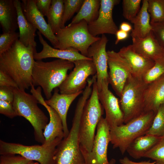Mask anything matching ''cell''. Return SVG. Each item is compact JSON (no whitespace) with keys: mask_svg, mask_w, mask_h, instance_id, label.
<instances>
[{"mask_svg":"<svg viewBox=\"0 0 164 164\" xmlns=\"http://www.w3.org/2000/svg\"><path fill=\"white\" fill-rule=\"evenodd\" d=\"M36 49L26 47L19 40L9 50L0 54V70L9 76L19 88L27 90L32 84V73Z\"/></svg>","mask_w":164,"mask_h":164,"instance_id":"cell-1","label":"cell"},{"mask_svg":"<svg viewBox=\"0 0 164 164\" xmlns=\"http://www.w3.org/2000/svg\"><path fill=\"white\" fill-rule=\"evenodd\" d=\"M74 66L73 62L63 59L46 62L36 60L32 73V85L40 87L48 100L51 97L53 90L63 82L68 71Z\"/></svg>","mask_w":164,"mask_h":164,"instance_id":"cell-2","label":"cell"},{"mask_svg":"<svg viewBox=\"0 0 164 164\" xmlns=\"http://www.w3.org/2000/svg\"><path fill=\"white\" fill-rule=\"evenodd\" d=\"M98 93L96 78L91 94L84 107L79 128L80 149L87 152L92 150L95 130L104 114V109L99 101Z\"/></svg>","mask_w":164,"mask_h":164,"instance_id":"cell-3","label":"cell"},{"mask_svg":"<svg viewBox=\"0 0 164 164\" xmlns=\"http://www.w3.org/2000/svg\"><path fill=\"white\" fill-rule=\"evenodd\" d=\"M14 99L13 105L18 116H22L31 124L34 129L36 141L43 144L45 141L43 130L48 124V119L39 108L36 98L25 90L14 89Z\"/></svg>","mask_w":164,"mask_h":164,"instance_id":"cell-4","label":"cell"},{"mask_svg":"<svg viewBox=\"0 0 164 164\" xmlns=\"http://www.w3.org/2000/svg\"><path fill=\"white\" fill-rule=\"evenodd\" d=\"M155 114L152 111L144 112L126 123L110 129V142L113 149L118 148L123 155L135 139L145 134Z\"/></svg>","mask_w":164,"mask_h":164,"instance_id":"cell-5","label":"cell"},{"mask_svg":"<svg viewBox=\"0 0 164 164\" xmlns=\"http://www.w3.org/2000/svg\"><path fill=\"white\" fill-rule=\"evenodd\" d=\"M83 108L81 105L76 106L69 134L56 148L54 164H86L80 148L79 133Z\"/></svg>","mask_w":164,"mask_h":164,"instance_id":"cell-6","label":"cell"},{"mask_svg":"<svg viewBox=\"0 0 164 164\" xmlns=\"http://www.w3.org/2000/svg\"><path fill=\"white\" fill-rule=\"evenodd\" d=\"M147 85L142 79L132 74L127 79L119 100L124 124L144 112V94Z\"/></svg>","mask_w":164,"mask_h":164,"instance_id":"cell-7","label":"cell"},{"mask_svg":"<svg viewBox=\"0 0 164 164\" xmlns=\"http://www.w3.org/2000/svg\"><path fill=\"white\" fill-rule=\"evenodd\" d=\"M88 23L84 20L61 28L55 34L58 45L56 48L65 50L74 48L87 57V50L100 37L92 36L89 32Z\"/></svg>","mask_w":164,"mask_h":164,"instance_id":"cell-8","label":"cell"},{"mask_svg":"<svg viewBox=\"0 0 164 164\" xmlns=\"http://www.w3.org/2000/svg\"><path fill=\"white\" fill-rule=\"evenodd\" d=\"M60 142L45 146L43 145L26 146L0 140V154L17 155L40 164H54L56 149Z\"/></svg>","mask_w":164,"mask_h":164,"instance_id":"cell-9","label":"cell"},{"mask_svg":"<svg viewBox=\"0 0 164 164\" xmlns=\"http://www.w3.org/2000/svg\"><path fill=\"white\" fill-rule=\"evenodd\" d=\"M73 63V70L58 87L60 94H73L83 91L87 84L88 77L96 74L92 59L78 60Z\"/></svg>","mask_w":164,"mask_h":164,"instance_id":"cell-10","label":"cell"},{"mask_svg":"<svg viewBox=\"0 0 164 164\" xmlns=\"http://www.w3.org/2000/svg\"><path fill=\"white\" fill-rule=\"evenodd\" d=\"M96 129L91 151H81L86 164H109L107 151L110 142V129L105 118H101Z\"/></svg>","mask_w":164,"mask_h":164,"instance_id":"cell-11","label":"cell"},{"mask_svg":"<svg viewBox=\"0 0 164 164\" xmlns=\"http://www.w3.org/2000/svg\"><path fill=\"white\" fill-rule=\"evenodd\" d=\"M107 52L109 84L120 97L127 79L132 74V71L127 61L118 52L113 50Z\"/></svg>","mask_w":164,"mask_h":164,"instance_id":"cell-12","label":"cell"},{"mask_svg":"<svg viewBox=\"0 0 164 164\" xmlns=\"http://www.w3.org/2000/svg\"><path fill=\"white\" fill-rule=\"evenodd\" d=\"M100 1L98 16L95 20L88 24L89 32L95 37L105 34L115 35L118 29L113 19V10L120 0H100Z\"/></svg>","mask_w":164,"mask_h":164,"instance_id":"cell-13","label":"cell"},{"mask_svg":"<svg viewBox=\"0 0 164 164\" xmlns=\"http://www.w3.org/2000/svg\"><path fill=\"white\" fill-rule=\"evenodd\" d=\"M108 39L105 34L93 43L87 50V57L91 58L95 66L98 91L101 89L104 81H108V56L106 46Z\"/></svg>","mask_w":164,"mask_h":164,"instance_id":"cell-14","label":"cell"},{"mask_svg":"<svg viewBox=\"0 0 164 164\" xmlns=\"http://www.w3.org/2000/svg\"><path fill=\"white\" fill-rule=\"evenodd\" d=\"M109 84L108 80L103 81L101 90L98 91V96L105 112V118L111 129L124 123L119 100L109 89Z\"/></svg>","mask_w":164,"mask_h":164,"instance_id":"cell-15","label":"cell"},{"mask_svg":"<svg viewBox=\"0 0 164 164\" xmlns=\"http://www.w3.org/2000/svg\"><path fill=\"white\" fill-rule=\"evenodd\" d=\"M39 103L43 106L48 111L50 116L49 122L45 127L43 132L45 139L42 144L48 146L54 143L60 142L64 138L63 128L61 119L56 111L46 103L41 94V90L37 89L33 93Z\"/></svg>","mask_w":164,"mask_h":164,"instance_id":"cell-16","label":"cell"},{"mask_svg":"<svg viewBox=\"0 0 164 164\" xmlns=\"http://www.w3.org/2000/svg\"><path fill=\"white\" fill-rule=\"evenodd\" d=\"M21 2L22 11L27 20L56 48L58 45L57 39L37 9L35 0H22Z\"/></svg>","mask_w":164,"mask_h":164,"instance_id":"cell-17","label":"cell"},{"mask_svg":"<svg viewBox=\"0 0 164 164\" xmlns=\"http://www.w3.org/2000/svg\"><path fill=\"white\" fill-rule=\"evenodd\" d=\"M37 34L39 42L43 46V49L40 52L34 53V58L36 60L48 58H56L73 62L80 60L91 59L83 55L73 48L61 50L53 47L44 39L39 31L37 32Z\"/></svg>","mask_w":164,"mask_h":164,"instance_id":"cell-18","label":"cell"},{"mask_svg":"<svg viewBox=\"0 0 164 164\" xmlns=\"http://www.w3.org/2000/svg\"><path fill=\"white\" fill-rule=\"evenodd\" d=\"M134 50L145 57L154 62L164 57V47L154 37L152 31L142 38H132Z\"/></svg>","mask_w":164,"mask_h":164,"instance_id":"cell-19","label":"cell"},{"mask_svg":"<svg viewBox=\"0 0 164 164\" xmlns=\"http://www.w3.org/2000/svg\"><path fill=\"white\" fill-rule=\"evenodd\" d=\"M83 91L73 94H61L59 93L58 88H56L50 98L45 100L46 104L54 109L60 117L63 126L64 138L67 136L69 132L67 122L68 110L73 101Z\"/></svg>","mask_w":164,"mask_h":164,"instance_id":"cell-20","label":"cell"},{"mask_svg":"<svg viewBox=\"0 0 164 164\" xmlns=\"http://www.w3.org/2000/svg\"><path fill=\"white\" fill-rule=\"evenodd\" d=\"M129 64L133 76L142 79L144 74L152 67L155 62L136 52L132 45L122 47L118 52Z\"/></svg>","mask_w":164,"mask_h":164,"instance_id":"cell-21","label":"cell"},{"mask_svg":"<svg viewBox=\"0 0 164 164\" xmlns=\"http://www.w3.org/2000/svg\"><path fill=\"white\" fill-rule=\"evenodd\" d=\"M164 103V74L148 84L144 94V111L156 113Z\"/></svg>","mask_w":164,"mask_h":164,"instance_id":"cell-22","label":"cell"},{"mask_svg":"<svg viewBox=\"0 0 164 164\" xmlns=\"http://www.w3.org/2000/svg\"><path fill=\"white\" fill-rule=\"evenodd\" d=\"M16 9L19 37V41L26 47L31 46L36 49V43L35 40L37 29L26 19L23 14L21 2L19 0H13Z\"/></svg>","mask_w":164,"mask_h":164,"instance_id":"cell-23","label":"cell"},{"mask_svg":"<svg viewBox=\"0 0 164 164\" xmlns=\"http://www.w3.org/2000/svg\"><path fill=\"white\" fill-rule=\"evenodd\" d=\"M0 23L3 33L15 32L19 28L13 0H0Z\"/></svg>","mask_w":164,"mask_h":164,"instance_id":"cell-24","label":"cell"},{"mask_svg":"<svg viewBox=\"0 0 164 164\" xmlns=\"http://www.w3.org/2000/svg\"><path fill=\"white\" fill-rule=\"evenodd\" d=\"M148 7V0H143L139 12L131 22L134 25L131 34L132 38H144L152 31L150 17Z\"/></svg>","mask_w":164,"mask_h":164,"instance_id":"cell-25","label":"cell"},{"mask_svg":"<svg viewBox=\"0 0 164 164\" xmlns=\"http://www.w3.org/2000/svg\"><path fill=\"white\" fill-rule=\"evenodd\" d=\"M161 137L145 134L135 139L128 147L126 152L135 159L143 157L159 141Z\"/></svg>","mask_w":164,"mask_h":164,"instance_id":"cell-26","label":"cell"},{"mask_svg":"<svg viewBox=\"0 0 164 164\" xmlns=\"http://www.w3.org/2000/svg\"><path fill=\"white\" fill-rule=\"evenodd\" d=\"M100 0H84L79 11L72 19L70 24L82 20L89 24L97 18L100 6Z\"/></svg>","mask_w":164,"mask_h":164,"instance_id":"cell-27","label":"cell"},{"mask_svg":"<svg viewBox=\"0 0 164 164\" xmlns=\"http://www.w3.org/2000/svg\"><path fill=\"white\" fill-rule=\"evenodd\" d=\"M63 11V0H52L46 17L48 24L55 34L61 28Z\"/></svg>","mask_w":164,"mask_h":164,"instance_id":"cell-28","label":"cell"},{"mask_svg":"<svg viewBox=\"0 0 164 164\" xmlns=\"http://www.w3.org/2000/svg\"><path fill=\"white\" fill-rule=\"evenodd\" d=\"M150 23L164 22V0H148Z\"/></svg>","mask_w":164,"mask_h":164,"instance_id":"cell-29","label":"cell"},{"mask_svg":"<svg viewBox=\"0 0 164 164\" xmlns=\"http://www.w3.org/2000/svg\"><path fill=\"white\" fill-rule=\"evenodd\" d=\"M145 134L164 136V103L159 108L150 127Z\"/></svg>","mask_w":164,"mask_h":164,"instance_id":"cell-30","label":"cell"},{"mask_svg":"<svg viewBox=\"0 0 164 164\" xmlns=\"http://www.w3.org/2000/svg\"><path fill=\"white\" fill-rule=\"evenodd\" d=\"M84 0H63L64 11L61 28L65 27L66 22L80 9Z\"/></svg>","mask_w":164,"mask_h":164,"instance_id":"cell-31","label":"cell"},{"mask_svg":"<svg viewBox=\"0 0 164 164\" xmlns=\"http://www.w3.org/2000/svg\"><path fill=\"white\" fill-rule=\"evenodd\" d=\"M141 0H123V15L131 22L134 19L140 9Z\"/></svg>","mask_w":164,"mask_h":164,"instance_id":"cell-32","label":"cell"},{"mask_svg":"<svg viewBox=\"0 0 164 164\" xmlns=\"http://www.w3.org/2000/svg\"><path fill=\"white\" fill-rule=\"evenodd\" d=\"M155 64L142 78L147 84L152 82L164 74V57L155 62Z\"/></svg>","mask_w":164,"mask_h":164,"instance_id":"cell-33","label":"cell"},{"mask_svg":"<svg viewBox=\"0 0 164 164\" xmlns=\"http://www.w3.org/2000/svg\"><path fill=\"white\" fill-rule=\"evenodd\" d=\"M143 157L152 159L157 164H164V136L161 138L157 144Z\"/></svg>","mask_w":164,"mask_h":164,"instance_id":"cell-34","label":"cell"},{"mask_svg":"<svg viewBox=\"0 0 164 164\" xmlns=\"http://www.w3.org/2000/svg\"><path fill=\"white\" fill-rule=\"evenodd\" d=\"M19 32L3 33L0 35V54L9 49L19 39Z\"/></svg>","mask_w":164,"mask_h":164,"instance_id":"cell-35","label":"cell"},{"mask_svg":"<svg viewBox=\"0 0 164 164\" xmlns=\"http://www.w3.org/2000/svg\"><path fill=\"white\" fill-rule=\"evenodd\" d=\"M1 155L0 164H28L32 161L18 155Z\"/></svg>","mask_w":164,"mask_h":164,"instance_id":"cell-36","label":"cell"},{"mask_svg":"<svg viewBox=\"0 0 164 164\" xmlns=\"http://www.w3.org/2000/svg\"><path fill=\"white\" fill-rule=\"evenodd\" d=\"M0 113L11 118L18 116L12 103L1 100H0Z\"/></svg>","mask_w":164,"mask_h":164,"instance_id":"cell-37","label":"cell"},{"mask_svg":"<svg viewBox=\"0 0 164 164\" xmlns=\"http://www.w3.org/2000/svg\"><path fill=\"white\" fill-rule=\"evenodd\" d=\"M151 24L153 35L159 43L164 47V22Z\"/></svg>","mask_w":164,"mask_h":164,"instance_id":"cell-38","label":"cell"},{"mask_svg":"<svg viewBox=\"0 0 164 164\" xmlns=\"http://www.w3.org/2000/svg\"><path fill=\"white\" fill-rule=\"evenodd\" d=\"M14 88L6 86H0V100L13 103L14 99Z\"/></svg>","mask_w":164,"mask_h":164,"instance_id":"cell-39","label":"cell"},{"mask_svg":"<svg viewBox=\"0 0 164 164\" xmlns=\"http://www.w3.org/2000/svg\"><path fill=\"white\" fill-rule=\"evenodd\" d=\"M36 6L41 14L47 16L50 10L52 0H35Z\"/></svg>","mask_w":164,"mask_h":164,"instance_id":"cell-40","label":"cell"},{"mask_svg":"<svg viewBox=\"0 0 164 164\" xmlns=\"http://www.w3.org/2000/svg\"><path fill=\"white\" fill-rule=\"evenodd\" d=\"M0 86L19 88L17 84L8 75L0 70Z\"/></svg>","mask_w":164,"mask_h":164,"instance_id":"cell-41","label":"cell"},{"mask_svg":"<svg viewBox=\"0 0 164 164\" xmlns=\"http://www.w3.org/2000/svg\"><path fill=\"white\" fill-rule=\"evenodd\" d=\"M119 161L121 164H157L155 161L151 162L149 160L138 162H135L130 159L127 156L120 159Z\"/></svg>","mask_w":164,"mask_h":164,"instance_id":"cell-42","label":"cell"},{"mask_svg":"<svg viewBox=\"0 0 164 164\" xmlns=\"http://www.w3.org/2000/svg\"><path fill=\"white\" fill-rule=\"evenodd\" d=\"M116 39L115 41V44H117L120 41L126 39L128 36V32L120 29L118 30L115 35Z\"/></svg>","mask_w":164,"mask_h":164,"instance_id":"cell-43","label":"cell"},{"mask_svg":"<svg viewBox=\"0 0 164 164\" xmlns=\"http://www.w3.org/2000/svg\"><path fill=\"white\" fill-rule=\"evenodd\" d=\"M120 28V29L127 32L132 31V27L131 25L128 23L125 22H123L121 23Z\"/></svg>","mask_w":164,"mask_h":164,"instance_id":"cell-44","label":"cell"},{"mask_svg":"<svg viewBox=\"0 0 164 164\" xmlns=\"http://www.w3.org/2000/svg\"><path fill=\"white\" fill-rule=\"evenodd\" d=\"M116 160L112 158L109 161V164H116Z\"/></svg>","mask_w":164,"mask_h":164,"instance_id":"cell-45","label":"cell"},{"mask_svg":"<svg viewBox=\"0 0 164 164\" xmlns=\"http://www.w3.org/2000/svg\"><path fill=\"white\" fill-rule=\"evenodd\" d=\"M28 164H39L38 162H34L33 161H31Z\"/></svg>","mask_w":164,"mask_h":164,"instance_id":"cell-46","label":"cell"}]
</instances>
